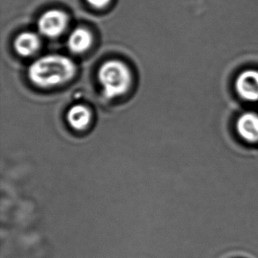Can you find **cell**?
I'll return each instance as SVG.
<instances>
[{"label":"cell","instance_id":"cell-1","mask_svg":"<svg viewBox=\"0 0 258 258\" xmlns=\"http://www.w3.org/2000/svg\"><path fill=\"white\" fill-rule=\"evenodd\" d=\"M75 63L67 56L50 55L39 58L28 69L32 83L42 88L57 87L70 81L76 74Z\"/></svg>","mask_w":258,"mask_h":258},{"label":"cell","instance_id":"cell-2","mask_svg":"<svg viewBox=\"0 0 258 258\" xmlns=\"http://www.w3.org/2000/svg\"><path fill=\"white\" fill-rule=\"evenodd\" d=\"M98 80L108 99L122 96L133 84V74L125 63L118 60H108L98 72Z\"/></svg>","mask_w":258,"mask_h":258},{"label":"cell","instance_id":"cell-3","mask_svg":"<svg viewBox=\"0 0 258 258\" xmlns=\"http://www.w3.org/2000/svg\"><path fill=\"white\" fill-rule=\"evenodd\" d=\"M68 25V16L63 11H47L38 21L39 31L49 38H55L63 33Z\"/></svg>","mask_w":258,"mask_h":258},{"label":"cell","instance_id":"cell-4","mask_svg":"<svg viewBox=\"0 0 258 258\" xmlns=\"http://www.w3.org/2000/svg\"><path fill=\"white\" fill-rule=\"evenodd\" d=\"M238 95L247 101H258V71L246 70L235 81Z\"/></svg>","mask_w":258,"mask_h":258},{"label":"cell","instance_id":"cell-5","mask_svg":"<svg viewBox=\"0 0 258 258\" xmlns=\"http://www.w3.org/2000/svg\"><path fill=\"white\" fill-rule=\"evenodd\" d=\"M236 129L241 139L248 143H258V115L244 113L238 118Z\"/></svg>","mask_w":258,"mask_h":258},{"label":"cell","instance_id":"cell-6","mask_svg":"<svg viewBox=\"0 0 258 258\" xmlns=\"http://www.w3.org/2000/svg\"><path fill=\"white\" fill-rule=\"evenodd\" d=\"M41 42L37 35L31 32H24L15 39L14 48L22 56H29L37 51Z\"/></svg>","mask_w":258,"mask_h":258},{"label":"cell","instance_id":"cell-7","mask_svg":"<svg viewBox=\"0 0 258 258\" xmlns=\"http://www.w3.org/2000/svg\"><path fill=\"white\" fill-rule=\"evenodd\" d=\"M93 36L86 28H76L68 38V47L72 52L81 54L90 48Z\"/></svg>","mask_w":258,"mask_h":258},{"label":"cell","instance_id":"cell-8","mask_svg":"<svg viewBox=\"0 0 258 258\" xmlns=\"http://www.w3.org/2000/svg\"><path fill=\"white\" fill-rule=\"evenodd\" d=\"M91 112L83 105H75L67 113V121L74 129L82 131L89 125L91 122Z\"/></svg>","mask_w":258,"mask_h":258},{"label":"cell","instance_id":"cell-9","mask_svg":"<svg viewBox=\"0 0 258 258\" xmlns=\"http://www.w3.org/2000/svg\"><path fill=\"white\" fill-rule=\"evenodd\" d=\"M87 1L91 7L94 8H103L111 2V0H87Z\"/></svg>","mask_w":258,"mask_h":258}]
</instances>
